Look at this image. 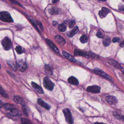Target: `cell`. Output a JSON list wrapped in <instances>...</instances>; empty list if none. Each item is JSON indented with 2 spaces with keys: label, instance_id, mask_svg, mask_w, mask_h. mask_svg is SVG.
<instances>
[{
  "label": "cell",
  "instance_id": "cell-1",
  "mask_svg": "<svg viewBox=\"0 0 124 124\" xmlns=\"http://www.w3.org/2000/svg\"><path fill=\"white\" fill-rule=\"evenodd\" d=\"M0 20L6 22H13V20L10 14L7 11L0 12Z\"/></svg>",
  "mask_w": 124,
  "mask_h": 124
},
{
  "label": "cell",
  "instance_id": "cell-2",
  "mask_svg": "<svg viewBox=\"0 0 124 124\" xmlns=\"http://www.w3.org/2000/svg\"><path fill=\"white\" fill-rule=\"evenodd\" d=\"M43 85L45 88L50 91H52L54 87V84L48 77H45L43 79Z\"/></svg>",
  "mask_w": 124,
  "mask_h": 124
},
{
  "label": "cell",
  "instance_id": "cell-3",
  "mask_svg": "<svg viewBox=\"0 0 124 124\" xmlns=\"http://www.w3.org/2000/svg\"><path fill=\"white\" fill-rule=\"evenodd\" d=\"M64 114L65 116L66 121L69 124L73 123V119L70 111L68 108H65L63 111Z\"/></svg>",
  "mask_w": 124,
  "mask_h": 124
},
{
  "label": "cell",
  "instance_id": "cell-4",
  "mask_svg": "<svg viewBox=\"0 0 124 124\" xmlns=\"http://www.w3.org/2000/svg\"><path fill=\"white\" fill-rule=\"evenodd\" d=\"M2 44L5 50L8 51L11 49L12 46V43L10 39L7 37H5L2 41Z\"/></svg>",
  "mask_w": 124,
  "mask_h": 124
},
{
  "label": "cell",
  "instance_id": "cell-5",
  "mask_svg": "<svg viewBox=\"0 0 124 124\" xmlns=\"http://www.w3.org/2000/svg\"><path fill=\"white\" fill-rule=\"evenodd\" d=\"M17 67L20 71L23 72L26 70L27 66L24 61L23 60H19L17 62Z\"/></svg>",
  "mask_w": 124,
  "mask_h": 124
},
{
  "label": "cell",
  "instance_id": "cell-6",
  "mask_svg": "<svg viewBox=\"0 0 124 124\" xmlns=\"http://www.w3.org/2000/svg\"><path fill=\"white\" fill-rule=\"evenodd\" d=\"M94 72H95L96 74L102 77L103 78H105L107 80H108L112 81V79L110 78V77H109V76L105 72H104L102 70H100V69H98V68H96V69H95Z\"/></svg>",
  "mask_w": 124,
  "mask_h": 124
},
{
  "label": "cell",
  "instance_id": "cell-7",
  "mask_svg": "<svg viewBox=\"0 0 124 124\" xmlns=\"http://www.w3.org/2000/svg\"><path fill=\"white\" fill-rule=\"evenodd\" d=\"M87 91L90 93L97 94V93H99L100 92V88L97 85L90 86L88 87L87 88Z\"/></svg>",
  "mask_w": 124,
  "mask_h": 124
},
{
  "label": "cell",
  "instance_id": "cell-8",
  "mask_svg": "<svg viewBox=\"0 0 124 124\" xmlns=\"http://www.w3.org/2000/svg\"><path fill=\"white\" fill-rule=\"evenodd\" d=\"M110 12V10L106 7H103L102 10L99 12V16L100 18L103 19L106 17L108 14Z\"/></svg>",
  "mask_w": 124,
  "mask_h": 124
},
{
  "label": "cell",
  "instance_id": "cell-9",
  "mask_svg": "<svg viewBox=\"0 0 124 124\" xmlns=\"http://www.w3.org/2000/svg\"><path fill=\"white\" fill-rule=\"evenodd\" d=\"M8 111L9 112V114L12 117H17L21 115L20 112L18 110L16 109V108H11V110Z\"/></svg>",
  "mask_w": 124,
  "mask_h": 124
},
{
  "label": "cell",
  "instance_id": "cell-10",
  "mask_svg": "<svg viewBox=\"0 0 124 124\" xmlns=\"http://www.w3.org/2000/svg\"><path fill=\"white\" fill-rule=\"evenodd\" d=\"M107 102L111 105H115L116 104L118 101L117 99L114 96H108L106 98Z\"/></svg>",
  "mask_w": 124,
  "mask_h": 124
},
{
  "label": "cell",
  "instance_id": "cell-11",
  "mask_svg": "<svg viewBox=\"0 0 124 124\" xmlns=\"http://www.w3.org/2000/svg\"><path fill=\"white\" fill-rule=\"evenodd\" d=\"M31 85H32V87L34 88V89L38 93H40V94H43V90L41 87H40L39 85H38L37 83L32 82L31 83Z\"/></svg>",
  "mask_w": 124,
  "mask_h": 124
},
{
  "label": "cell",
  "instance_id": "cell-12",
  "mask_svg": "<svg viewBox=\"0 0 124 124\" xmlns=\"http://www.w3.org/2000/svg\"><path fill=\"white\" fill-rule=\"evenodd\" d=\"M63 54L69 61H71L72 62H73V63H77V60L71 55H70V54H69L67 52L63 51Z\"/></svg>",
  "mask_w": 124,
  "mask_h": 124
},
{
  "label": "cell",
  "instance_id": "cell-13",
  "mask_svg": "<svg viewBox=\"0 0 124 124\" xmlns=\"http://www.w3.org/2000/svg\"><path fill=\"white\" fill-rule=\"evenodd\" d=\"M37 103L38 104H39L41 106H42L43 108H44L45 109H46V110H50V108H51V107L48 104H46V103H45L41 98H38L37 99Z\"/></svg>",
  "mask_w": 124,
  "mask_h": 124
},
{
  "label": "cell",
  "instance_id": "cell-14",
  "mask_svg": "<svg viewBox=\"0 0 124 124\" xmlns=\"http://www.w3.org/2000/svg\"><path fill=\"white\" fill-rule=\"evenodd\" d=\"M13 100L14 101V102L17 103V104H21V105H24V100L23 99V98L21 97L20 96H15L14 97Z\"/></svg>",
  "mask_w": 124,
  "mask_h": 124
},
{
  "label": "cell",
  "instance_id": "cell-15",
  "mask_svg": "<svg viewBox=\"0 0 124 124\" xmlns=\"http://www.w3.org/2000/svg\"><path fill=\"white\" fill-rule=\"evenodd\" d=\"M108 63H109L111 65L119 69H122L123 67H122V66L118 63L117 62H116V61L114 60H110L108 61Z\"/></svg>",
  "mask_w": 124,
  "mask_h": 124
},
{
  "label": "cell",
  "instance_id": "cell-16",
  "mask_svg": "<svg viewBox=\"0 0 124 124\" xmlns=\"http://www.w3.org/2000/svg\"><path fill=\"white\" fill-rule=\"evenodd\" d=\"M68 82L69 83H70L72 85H77L78 84H79L78 80V79L76 78L73 76H71L68 79Z\"/></svg>",
  "mask_w": 124,
  "mask_h": 124
},
{
  "label": "cell",
  "instance_id": "cell-17",
  "mask_svg": "<svg viewBox=\"0 0 124 124\" xmlns=\"http://www.w3.org/2000/svg\"><path fill=\"white\" fill-rule=\"evenodd\" d=\"M7 64L9 66V67L13 71H16L17 69V65L15 64V62L12 61H7Z\"/></svg>",
  "mask_w": 124,
  "mask_h": 124
},
{
  "label": "cell",
  "instance_id": "cell-18",
  "mask_svg": "<svg viewBox=\"0 0 124 124\" xmlns=\"http://www.w3.org/2000/svg\"><path fill=\"white\" fill-rule=\"evenodd\" d=\"M74 54L76 56H82L83 57H84L85 58H89V55L88 54H87V53L83 52H81L79 50H75L74 51Z\"/></svg>",
  "mask_w": 124,
  "mask_h": 124
},
{
  "label": "cell",
  "instance_id": "cell-19",
  "mask_svg": "<svg viewBox=\"0 0 124 124\" xmlns=\"http://www.w3.org/2000/svg\"><path fill=\"white\" fill-rule=\"evenodd\" d=\"M46 42H47L48 44L50 45V46H51V47L53 50V51H54L57 53H59V49L57 48V46H55V45H54V44L51 40L47 39L46 40Z\"/></svg>",
  "mask_w": 124,
  "mask_h": 124
},
{
  "label": "cell",
  "instance_id": "cell-20",
  "mask_svg": "<svg viewBox=\"0 0 124 124\" xmlns=\"http://www.w3.org/2000/svg\"><path fill=\"white\" fill-rule=\"evenodd\" d=\"M55 39L56 41L61 45H64L66 43L65 40L59 36H55Z\"/></svg>",
  "mask_w": 124,
  "mask_h": 124
},
{
  "label": "cell",
  "instance_id": "cell-21",
  "mask_svg": "<svg viewBox=\"0 0 124 124\" xmlns=\"http://www.w3.org/2000/svg\"><path fill=\"white\" fill-rule=\"evenodd\" d=\"M79 28L78 26H76L74 28V29L71 31V32L67 34V36L69 37H71L74 36L75 34H76L78 32H79Z\"/></svg>",
  "mask_w": 124,
  "mask_h": 124
},
{
  "label": "cell",
  "instance_id": "cell-22",
  "mask_svg": "<svg viewBox=\"0 0 124 124\" xmlns=\"http://www.w3.org/2000/svg\"><path fill=\"white\" fill-rule=\"evenodd\" d=\"M58 28L60 32H64L65 31H66V30H67V26H66V23H63L59 25Z\"/></svg>",
  "mask_w": 124,
  "mask_h": 124
},
{
  "label": "cell",
  "instance_id": "cell-23",
  "mask_svg": "<svg viewBox=\"0 0 124 124\" xmlns=\"http://www.w3.org/2000/svg\"><path fill=\"white\" fill-rule=\"evenodd\" d=\"M111 42V38L109 37H107L106 38H105V39L103 40V44L104 45V46H108L109 45H110Z\"/></svg>",
  "mask_w": 124,
  "mask_h": 124
},
{
  "label": "cell",
  "instance_id": "cell-24",
  "mask_svg": "<svg viewBox=\"0 0 124 124\" xmlns=\"http://www.w3.org/2000/svg\"><path fill=\"white\" fill-rule=\"evenodd\" d=\"M16 51L17 52L18 54H20L23 53L25 52L24 50L21 46H17V47L16 48Z\"/></svg>",
  "mask_w": 124,
  "mask_h": 124
},
{
  "label": "cell",
  "instance_id": "cell-25",
  "mask_svg": "<svg viewBox=\"0 0 124 124\" xmlns=\"http://www.w3.org/2000/svg\"><path fill=\"white\" fill-rule=\"evenodd\" d=\"M0 94H1L3 97H4L5 98H8V96L6 94V93L5 91V90L0 86Z\"/></svg>",
  "mask_w": 124,
  "mask_h": 124
},
{
  "label": "cell",
  "instance_id": "cell-26",
  "mask_svg": "<svg viewBox=\"0 0 124 124\" xmlns=\"http://www.w3.org/2000/svg\"><path fill=\"white\" fill-rule=\"evenodd\" d=\"M88 37L86 35H83L80 38V41L81 43L84 44L88 41Z\"/></svg>",
  "mask_w": 124,
  "mask_h": 124
},
{
  "label": "cell",
  "instance_id": "cell-27",
  "mask_svg": "<svg viewBox=\"0 0 124 124\" xmlns=\"http://www.w3.org/2000/svg\"><path fill=\"white\" fill-rule=\"evenodd\" d=\"M50 13L52 15H56L58 14V9L55 7H53L50 9L49 10Z\"/></svg>",
  "mask_w": 124,
  "mask_h": 124
},
{
  "label": "cell",
  "instance_id": "cell-28",
  "mask_svg": "<svg viewBox=\"0 0 124 124\" xmlns=\"http://www.w3.org/2000/svg\"><path fill=\"white\" fill-rule=\"evenodd\" d=\"M4 107L5 108V109H6L7 111H9V110H11V108H14L13 105H12L11 104H8V103L4 104Z\"/></svg>",
  "mask_w": 124,
  "mask_h": 124
},
{
  "label": "cell",
  "instance_id": "cell-29",
  "mask_svg": "<svg viewBox=\"0 0 124 124\" xmlns=\"http://www.w3.org/2000/svg\"><path fill=\"white\" fill-rule=\"evenodd\" d=\"M114 115L115 116V117H116L118 119L122 120V121H124V116L122 115L118 114L117 113L115 112V113H114Z\"/></svg>",
  "mask_w": 124,
  "mask_h": 124
},
{
  "label": "cell",
  "instance_id": "cell-30",
  "mask_svg": "<svg viewBox=\"0 0 124 124\" xmlns=\"http://www.w3.org/2000/svg\"><path fill=\"white\" fill-rule=\"evenodd\" d=\"M22 110H23V113L25 114V115H26V116H28V111H27V108L26 106L25 105V104L22 105Z\"/></svg>",
  "mask_w": 124,
  "mask_h": 124
},
{
  "label": "cell",
  "instance_id": "cell-31",
  "mask_svg": "<svg viewBox=\"0 0 124 124\" xmlns=\"http://www.w3.org/2000/svg\"><path fill=\"white\" fill-rule=\"evenodd\" d=\"M21 122L23 124H31V122L26 118H22Z\"/></svg>",
  "mask_w": 124,
  "mask_h": 124
},
{
  "label": "cell",
  "instance_id": "cell-32",
  "mask_svg": "<svg viewBox=\"0 0 124 124\" xmlns=\"http://www.w3.org/2000/svg\"><path fill=\"white\" fill-rule=\"evenodd\" d=\"M97 36L98 37V38H103L104 37V36L103 35V34L100 32V31H98V32L97 33Z\"/></svg>",
  "mask_w": 124,
  "mask_h": 124
},
{
  "label": "cell",
  "instance_id": "cell-33",
  "mask_svg": "<svg viewBox=\"0 0 124 124\" xmlns=\"http://www.w3.org/2000/svg\"><path fill=\"white\" fill-rule=\"evenodd\" d=\"M75 21H70L69 23V28H71L73 27L74 25H75Z\"/></svg>",
  "mask_w": 124,
  "mask_h": 124
},
{
  "label": "cell",
  "instance_id": "cell-34",
  "mask_svg": "<svg viewBox=\"0 0 124 124\" xmlns=\"http://www.w3.org/2000/svg\"><path fill=\"white\" fill-rule=\"evenodd\" d=\"M120 41V38L119 37H114L113 39V42L114 43L119 42Z\"/></svg>",
  "mask_w": 124,
  "mask_h": 124
},
{
  "label": "cell",
  "instance_id": "cell-35",
  "mask_svg": "<svg viewBox=\"0 0 124 124\" xmlns=\"http://www.w3.org/2000/svg\"><path fill=\"white\" fill-rule=\"evenodd\" d=\"M45 68L46 70H47V71H49L51 72V71L52 70H51V66H49V65H46L45 66Z\"/></svg>",
  "mask_w": 124,
  "mask_h": 124
},
{
  "label": "cell",
  "instance_id": "cell-36",
  "mask_svg": "<svg viewBox=\"0 0 124 124\" xmlns=\"http://www.w3.org/2000/svg\"><path fill=\"white\" fill-rule=\"evenodd\" d=\"M9 1L13 4H15V5H20V4L17 1H15V0H9Z\"/></svg>",
  "mask_w": 124,
  "mask_h": 124
},
{
  "label": "cell",
  "instance_id": "cell-37",
  "mask_svg": "<svg viewBox=\"0 0 124 124\" xmlns=\"http://www.w3.org/2000/svg\"><path fill=\"white\" fill-rule=\"evenodd\" d=\"M119 10L122 11H124V6H123V5H122L121 6H119Z\"/></svg>",
  "mask_w": 124,
  "mask_h": 124
},
{
  "label": "cell",
  "instance_id": "cell-38",
  "mask_svg": "<svg viewBox=\"0 0 124 124\" xmlns=\"http://www.w3.org/2000/svg\"><path fill=\"white\" fill-rule=\"evenodd\" d=\"M59 1V0H52V2L53 4L56 3L57 2H58Z\"/></svg>",
  "mask_w": 124,
  "mask_h": 124
},
{
  "label": "cell",
  "instance_id": "cell-39",
  "mask_svg": "<svg viewBox=\"0 0 124 124\" xmlns=\"http://www.w3.org/2000/svg\"><path fill=\"white\" fill-rule=\"evenodd\" d=\"M57 24H58V22H57V21H54L53 22V23H52V24H53V26H56Z\"/></svg>",
  "mask_w": 124,
  "mask_h": 124
},
{
  "label": "cell",
  "instance_id": "cell-40",
  "mask_svg": "<svg viewBox=\"0 0 124 124\" xmlns=\"http://www.w3.org/2000/svg\"><path fill=\"white\" fill-rule=\"evenodd\" d=\"M120 46H121V48H123V46H124V42L123 41V42L121 43V44H120Z\"/></svg>",
  "mask_w": 124,
  "mask_h": 124
},
{
  "label": "cell",
  "instance_id": "cell-41",
  "mask_svg": "<svg viewBox=\"0 0 124 124\" xmlns=\"http://www.w3.org/2000/svg\"><path fill=\"white\" fill-rule=\"evenodd\" d=\"M2 106H3V103H2V102H1V100H0V108H2Z\"/></svg>",
  "mask_w": 124,
  "mask_h": 124
},
{
  "label": "cell",
  "instance_id": "cell-42",
  "mask_svg": "<svg viewBox=\"0 0 124 124\" xmlns=\"http://www.w3.org/2000/svg\"><path fill=\"white\" fill-rule=\"evenodd\" d=\"M101 1H107V0H101Z\"/></svg>",
  "mask_w": 124,
  "mask_h": 124
}]
</instances>
